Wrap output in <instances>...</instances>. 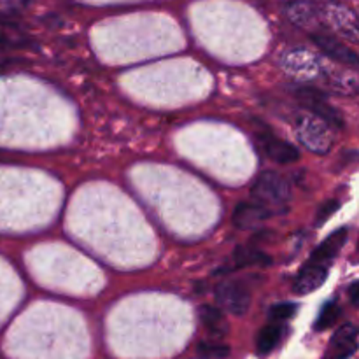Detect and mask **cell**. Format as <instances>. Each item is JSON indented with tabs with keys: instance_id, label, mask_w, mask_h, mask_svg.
Listing matches in <instances>:
<instances>
[{
	"instance_id": "cell-12",
	"label": "cell",
	"mask_w": 359,
	"mask_h": 359,
	"mask_svg": "<svg viewBox=\"0 0 359 359\" xmlns=\"http://www.w3.org/2000/svg\"><path fill=\"white\" fill-rule=\"evenodd\" d=\"M286 69L297 76L314 77L319 72V60L312 56L309 51H287L286 55Z\"/></svg>"
},
{
	"instance_id": "cell-6",
	"label": "cell",
	"mask_w": 359,
	"mask_h": 359,
	"mask_svg": "<svg viewBox=\"0 0 359 359\" xmlns=\"http://www.w3.org/2000/svg\"><path fill=\"white\" fill-rule=\"evenodd\" d=\"M258 139L266 156L272 161H276V163L291 165L300 158V153H298V149L293 144L286 142V140L279 139V137L272 135V133H259Z\"/></svg>"
},
{
	"instance_id": "cell-19",
	"label": "cell",
	"mask_w": 359,
	"mask_h": 359,
	"mask_svg": "<svg viewBox=\"0 0 359 359\" xmlns=\"http://www.w3.org/2000/svg\"><path fill=\"white\" fill-rule=\"evenodd\" d=\"M298 307L291 302H283V304H277L270 309V319H273L276 323H284L287 319L294 318Z\"/></svg>"
},
{
	"instance_id": "cell-9",
	"label": "cell",
	"mask_w": 359,
	"mask_h": 359,
	"mask_svg": "<svg viewBox=\"0 0 359 359\" xmlns=\"http://www.w3.org/2000/svg\"><path fill=\"white\" fill-rule=\"evenodd\" d=\"M347 238H349V230H347V228H340V230L333 231L328 238H325V241L312 251L309 262L319 263V265H328V263L332 262V259H335L337 256H339V252L342 251Z\"/></svg>"
},
{
	"instance_id": "cell-14",
	"label": "cell",
	"mask_w": 359,
	"mask_h": 359,
	"mask_svg": "<svg viewBox=\"0 0 359 359\" xmlns=\"http://www.w3.org/2000/svg\"><path fill=\"white\" fill-rule=\"evenodd\" d=\"M200 321L214 337L226 335V319H224L223 312L217 307H214V305H202L200 307Z\"/></svg>"
},
{
	"instance_id": "cell-1",
	"label": "cell",
	"mask_w": 359,
	"mask_h": 359,
	"mask_svg": "<svg viewBox=\"0 0 359 359\" xmlns=\"http://www.w3.org/2000/svg\"><path fill=\"white\" fill-rule=\"evenodd\" d=\"M252 195L265 207H284L290 202V184L280 174L266 170L256 179Z\"/></svg>"
},
{
	"instance_id": "cell-2",
	"label": "cell",
	"mask_w": 359,
	"mask_h": 359,
	"mask_svg": "<svg viewBox=\"0 0 359 359\" xmlns=\"http://www.w3.org/2000/svg\"><path fill=\"white\" fill-rule=\"evenodd\" d=\"M297 133L300 142L312 153L326 154L332 149V133L328 125L314 114H305L298 119Z\"/></svg>"
},
{
	"instance_id": "cell-10",
	"label": "cell",
	"mask_w": 359,
	"mask_h": 359,
	"mask_svg": "<svg viewBox=\"0 0 359 359\" xmlns=\"http://www.w3.org/2000/svg\"><path fill=\"white\" fill-rule=\"evenodd\" d=\"M312 39H314L316 44H318L319 48H321L323 51L326 53V55L332 56V58L339 60V62L346 63V65L358 67L359 60H358L356 53H354L353 49L347 48L346 44H342V42H340L339 39H333L332 35L323 34V32H318V34H312Z\"/></svg>"
},
{
	"instance_id": "cell-15",
	"label": "cell",
	"mask_w": 359,
	"mask_h": 359,
	"mask_svg": "<svg viewBox=\"0 0 359 359\" xmlns=\"http://www.w3.org/2000/svg\"><path fill=\"white\" fill-rule=\"evenodd\" d=\"M287 16L293 23L300 25V27H309L318 20V13H316L314 6L305 0H298L287 6Z\"/></svg>"
},
{
	"instance_id": "cell-8",
	"label": "cell",
	"mask_w": 359,
	"mask_h": 359,
	"mask_svg": "<svg viewBox=\"0 0 359 359\" xmlns=\"http://www.w3.org/2000/svg\"><path fill=\"white\" fill-rule=\"evenodd\" d=\"M270 216L269 207L262 205V203H251V202H241L235 207L233 214H231V221L238 230H251L262 224L266 217Z\"/></svg>"
},
{
	"instance_id": "cell-22",
	"label": "cell",
	"mask_w": 359,
	"mask_h": 359,
	"mask_svg": "<svg viewBox=\"0 0 359 359\" xmlns=\"http://www.w3.org/2000/svg\"><path fill=\"white\" fill-rule=\"evenodd\" d=\"M9 44H11V39L7 37L2 30H0V46H9Z\"/></svg>"
},
{
	"instance_id": "cell-7",
	"label": "cell",
	"mask_w": 359,
	"mask_h": 359,
	"mask_svg": "<svg viewBox=\"0 0 359 359\" xmlns=\"http://www.w3.org/2000/svg\"><path fill=\"white\" fill-rule=\"evenodd\" d=\"M326 277H328V265L309 262L294 277L293 291L297 294L312 293V291L319 290L326 283Z\"/></svg>"
},
{
	"instance_id": "cell-3",
	"label": "cell",
	"mask_w": 359,
	"mask_h": 359,
	"mask_svg": "<svg viewBox=\"0 0 359 359\" xmlns=\"http://www.w3.org/2000/svg\"><path fill=\"white\" fill-rule=\"evenodd\" d=\"M297 97L304 102L309 107V111L316 116V118L323 119L326 125H333L337 128H342L344 126V118L328 100H326L325 95L321 91L314 90V88H298Z\"/></svg>"
},
{
	"instance_id": "cell-18",
	"label": "cell",
	"mask_w": 359,
	"mask_h": 359,
	"mask_svg": "<svg viewBox=\"0 0 359 359\" xmlns=\"http://www.w3.org/2000/svg\"><path fill=\"white\" fill-rule=\"evenodd\" d=\"M198 353L207 359H223L230 354V349L219 342H202L198 346Z\"/></svg>"
},
{
	"instance_id": "cell-4",
	"label": "cell",
	"mask_w": 359,
	"mask_h": 359,
	"mask_svg": "<svg viewBox=\"0 0 359 359\" xmlns=\"http://www.w3.org/2000/svg\"><path fill=\"white\" fill-rule=\"evenodd\" d=\"M216 298L223 309L233 316H244L251 305V293L241 280H228L217 286Z\"/></svg>"
},
{
	"instance_id": "cell-13",
	"label": "cell",
	"mask_w": 359,
	"mask_h": 359,
	"mask_svg": "<svg viewBox=\"0 0 359 359\" xmlns=\"http://www.w3.org/2000/svg\"><path fill=\"white\" fill-rule=\"evenodd\" d=\"M284 337V326L283 323H270L262 332L258 333V340H256V347H258L259 354H269L276 349L280 344Z\"/></svg>"
},
{
	"instance_id": "cell-20",
	"label": "cell",
	"mask_w": 359,
	"mask_h": 359,
	"mask_svg": "<svg viewBox=\"0 0 359 359\" xmlns=\"http://www.w3.org/2000/svg\"><path fill=\"white\" fill-rule=\"evenodd\" d=\"M339 209H340L339 200H326V202L318 209V214H316V224H318V226L326 224V221H328L333 214L339 212Z\"/></svg>"
},
{
	"instance_id": "cell-21",
	"label": "cell",
	"mask_w": 359,
	"mask_h": 359,
	"mask_svg": "<svg viewBox=\"0 0 359 359\" xmlns=\"http://www.w3.org/2000/svg\"><path fill=\"white\" fill-rule=\"evenodd\" d=\"M358 283H354L353 286H351V290H349V294H351V304L354 305V307H358V294H359V291H358Z\"/></svg>"
},
{
	"instance_id": "cell-17",
	"label": "cell",
	"mask_w": 359,
	"mask_h": 359,
	"mask_svg": "<svg viewBox=\"0 0 359 359\" xmlns=\"http://www.w3.org/2000/svg\"><path fill=\"white\" fill-rule=\"evenodd\" d=\"M235 262L238 266H249V265H270L272 259L262 252L259 249L255 248H238L235 252Z\"/></svg>"
},
{
	"instance_id": "cell-16",
	"label": "cell",
	"mask_w": 359,
	"mask_h": 359,
	"mask_svg": "<svg viewBox=\"0 0 359 359\" xmlns=\"http://www.w3.org/2000/svg\"><path fill=\"white\" fill-rule=\"evenodd\" d=\"M340 316H342L340 305L337 304V302H326V304L323 305L321 312H319L318 319H316L314 330L316 332H326V330H330L337 321H339Z\"/></svg>"
},
{
	"instance_id": "cell-5",
	"label": "cell",
	"mask_w": 359,
	"mask_h": 359,
	"mask_svg": "<svg viewBox=\"0 0 359 359\" xmlns=\"http://www.w3.org/2000/svg\"><path fill=\"white\" fill-rule=\"evenodd\" d=\"M358 351V328L344 325L333 335L325 359H349Z\"/></svg>"
},
{
	"instance_id": "cell-11",
	"label": "cell",
	"mask_w": 359,
	"mask_h": 359,
	"mask_svg": "<svg viewBox=\"0 0 359 359\" xmlns=\"http://www.w3.org/2000/svg\"><path fill=\"white\" fill-rule=\"evenodd\" d=\"M328 18L340 35L351 42H358V20L353 11L342 6H332L328 9Z\"/></svg>"
}]
</instances>
